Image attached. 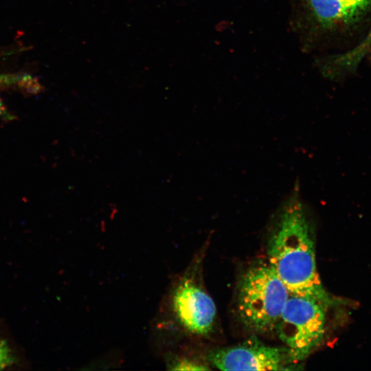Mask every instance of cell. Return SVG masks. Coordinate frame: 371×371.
I'll use <instances>...</instances> for the list:
<instances>
[{"label": "cell", "instance_id": "30bf717a", "mask_svg": "<svg viewBox=\"0 0 371 371\" xmlns=\"http://www.w3.org/2000/svg\"><path fill=\"white\" fill-rule=\"evenodd\" d=\"M5 112V108L4 106H3V104L2 102H1L0 100V115H1L2 113H3Z\"/></svg>", "mask_w": 371, "mask_h": 371}, {"label": "cell", "instance_id": "9c48e42d", "mask_svg": "<svg viewBox=\"0 0 371 371\" xmlns=\"http://www.w3.org/2000/svg\"><path fill=\"white\" fill-rule=\"evenodd\" d=\"M14 359L6 342L0 338V370H3L13 363Z\"/></svg>", "mask_w": 371, "mask_h": 371}, {"label": "cell", "instance_id": "ba28073f", "mask_svg": "<svg viewBox=\"0 0 371 371\" xmlns=\"http://www.w3.org/2000/svg\"><path fill=\"white\" fill-rule=\"evenodd\" d=\"M165 360L167 368L171 370H210L205 363L181 350H168Z\"/></svg>", "mask_w": 371, "mask_h": 371}, {"label": "cell", "instance_id": "6da1fadb", "mask_svg": "<svg viewBox=\"0 0 371 371\" xmlns=\"http://www.w3.org/2000/svg\"><path fill=\"white\" fill-rule=\"evenodd\" d=\"M271 223L268 262L290 293L330 297L317 269L313 212L299 183L282 200Z\"/></svg>", "mask_w": 371, "mask_h": 371}, {"label": "cell", "instance_id": "5b68a950", "mask_svg": "<svg viewBox=\"0 0 371 371\" xmlns=\"http://www.w3.org/2000/svg\"><path fill=\"white\" fill-rule=\"evenodd\" d=\"M207 359L221 370H282L293 363L286 347L267 346L255 337L236 346L214 349Z\"/></svg>", "mask_w": 371, "mask_h": 371}, {"label": "cell", "instance_id": "8992f818", "mask_svg": "<svg viewBox=\"0 0 371 371\" xmlns=\"http://www.w3.org/2000/svg\"><path fill=\"white\" fill-rule=\"evenodd\" d=\"M315 19L331 28L356 22L369 8L371 0H307Z\"/></svg>", "mask_w": 371, "mask_h": 371}, {"label": "cell", "instance_id": "3957f363", "mask_svg": "<svg viewBox=\"0 0 371 371\" xmlns=\"http://www.w3.org/2000/svg\"><path fill=\"white\" fill-rule=\"evenodd\" d=\"M236 290V310L242 324L258 333L275 331L290 292L269 262L249 266Z\"/></svg>", "mask_w": 371, "mask_h": 371}, {"label": "cell", "instance_id": "277c9868", "mask_svg": "<svg viewBox=\"0 0 371 371\" xmlns=\"http://www.w3.org/2000/svg\"><path fill=\"white\" fill-rule=\"evenodd\" d=\"M330 297L290 293L275 332L293 363L305 359L324 341Z\"/></svg>", "mask_w": 371, "mask_h": 371}, {"label": "cell", "instance_id": "7a4b0ae2", "mask_svg": "<svg viewBox=\"0 0 371 371\" xmlns=\"http://www.w3.org/2000/svg\"><path fill=\"white\" fill-rule=\"evenodd\" d=\"M198 261L172 278L161 302L156 328L168 342L181 335L205 337L213 330L216 308L201 283Z\"/></svg>", "mask_w": 371, "mask_h": 371}, {"label": "cell", "instance_id": "52a82bcc", "mask_svg": "<svg viewBox=\"0 0 371 371\" xmlns=\"http://www.w3.org/2000/svg\"><path fill=\"white\" fill-rule=\"evenodd\" d=\"M371 51V27L368 34L351 50L335 58L333 62L339 71L352 70L357 67L364 57Z\"/></svg>", "mask_w": 371, "mask_h": 371}]
</instances>
